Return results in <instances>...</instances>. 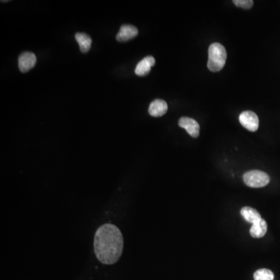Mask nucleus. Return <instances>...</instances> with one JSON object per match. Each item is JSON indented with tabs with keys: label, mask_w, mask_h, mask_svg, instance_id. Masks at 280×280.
<instances>
[{
	"label": "nucleus",
	"mask_w": 280,
	"mask_h": 280,
	"mask_svg": "<svg viewBox=\"0 0 280 280\" xmlns=\"http://www.w3.org/2000/svg\"><path fill=\"white\" fill-rule=\"evenodd\" d=\"M123 246L122 232L115 225L105 223L97 229L94 249L100 262L105 265L116 263L122 256Z\"/></svg>",
	"instance_id": "obj_1"
},
{
	"label": "nucleus",
	"mask_w": 280,
	"mask_h": 280,
	"mask_svg": "<svg viewBox=\"0 0 280 280\" xmlns=\"http://www.w3.org/2000/svg\"><path fill=\"white\" fill-rule=\"evenodd\" d=\"M227 53L219 43H213L209 48V59L207 67L211 72H219L224 67Z\"/></svg>",
	"instance_id": "obj_2"
},
{
	"label": "nucleus",
	"mask_w": 280,
	"mask_h": 280,
	"mask_svg": "<svg viewBox=\"0 0 280 280\" xmlns=\"http://www.w3.org/2000/svg\"><path fill=\"white\" fill-rule=\"evenodd\" d=\"M244 181L252 188L265 187L269 183V176L261 171H250L244 174Z\"/></svg>",
	"instance_id": "obj_3"
},
{
	"label": "nucleus",
	"mask_w": 280,
	"mask_h": 280,
	"mask_svg": "<svg viewBox=\"0 0 280 280\" xmlns=\"http://www.w3.org/2000/svg\"><path fill=\"white\" fill-rule=\"evenodd\" d=\"M240 123L246 129L251 132H255L259 126V119L258 115L252 111H245L239 116Z\"/></svg>",
	"instance_id": "obj_4"
},
{
	"label": "nucleus",
	"mask_w": 280,
	"mask_h": 280,
	"mask_svg": "<svg viewBox=\"0 0 280 280\" xmlns=\"http://www.w3.org/2000/svg\"><path fill=\"white\" fill-rule=\"evenodd\" d=\"M37 58L34 53L31 52H25L19 56L18 66L19 69L22 73H27L29 70L34 67Z\"/></svg>",
	"instance_id": "obj_5"
},
{
	"label": "nucleus",
	"mask_w": 280,
	"mask_h": 280,
	"mask_svg": "<svg viewBox=\"0 0 280 280\" xmlns=\"http://www.w3.org/2000/svg\"><path fill=\"white\" fill-rule=\"evenodd\" d=\"M178 125L181 128H184L192 137H194V138L199 137L200 126H199V124L193 118H189V117H181L179 119Z\"/></svg>",
	"instance_id": "obj_6"
},
{
	"label": "nucleus",
	"mask_w": 280,
	"mask_h": 280,
	"mask_svg": "<svg viewBox=\"0 0 280 280\" xmlns=\"http://www.w3.org/2000/svg\"><path fill=\"white\" fill-rule=\"evenodd\" d=\"M138 29L135 26L124 24L120 27L119 32L117 34V41L119 42H125V41H129L131 39H133L138 35Z\"/></svg>",
	"instance_id": "obj_7"
},
{
	"label": "nucleus",
	"mask_w": 280,
	"mask_h": 280,
	"mask_svg": "<svg viewBox=\"0 0 280 280\" xmlns=\"http://www.w3.org/2000/svg\"><path fill=\"white\" fill-rule=\"evenodd\" d=\"M155 59L153 56H147L137 65L135 69V74L139 76H144L149 74L151 72V68L155 65Z\"/></svg>",
	"instance_id": "obj_8"
},
{
	"label": "nucleus",
	"mask_w": 280,
	"mask_h": 280,
	"mask_svg": "<svg viewBox=\"0 0 280 280\" xmlns=\"http://www.w3.org/2000/svg\"><path fill=\"white\" fill-rule=\"evenodd\" d=\"M167 104L161 99L154 100L149 107V113L153 117H161L167 112Z\"/></svg>",
	"instance_id": "obj_9"
},
{
	"label": "nucleus",
	"mask_w": 280,
	"mask_h": 280,
	"mask_svg": "<svg viewBox=\"0 0 280 280\" xmlns=\"http://www.w3.org/2000/svg\"><path fill=\"white\" fill-rule=\"evenodd\" d=\"M268 226L265 219H261L257 221L256 223L252 224V228L250 229L251 236L254 238H261L265 236L267 232Z\"/></svg>",
	"instance_id": "obj_10"
},
{
	"label": "nucleus",
	"mask_w": 280,
	"mask_h": 280,
	"mask_svg": "<svg viewBox=\"0 0 280 280\" xmlns=\"http://www.w3.org/2000/svg\"><path fill=\"white\" fill-rule=\"evenodd\" d=\"M241 214L246 221L252 223V224L256 223L259 219H262L261 215L257 211L256 209H254V208L248 207V206H245V207H243L241 209Z\"/></svg>",
	"instance_id": "obj_11"
},
{
	"label": "nucleus",
	"mask_w": 280,
	"mask_h": 280,
	"mask_svg": "<svg viewBox=\"0 0 280 280\" xmlns=\"http://www.w3.org/2000/svg\"><path fill=\"white\" fill-rule=\"evenodd\" d=\"M76 41L79 45V49L83 53H86L89 52L90 47H91L92 39L87 34L85 33H76Z\"/></svg>",
	"instance_id": "obj_12"
},
{
	"label": "nucleus",
	"mask_w": 280,
	"mask_h": 280,
	"mask_svg": "<svg viewBox=\"0 0 280 280\" xmlns=\"http://www.w3.org/2000/svg\"><path fill=\"white\" fill-rule=\"evenodd\" d=\"M255 280H273L274 274L271 270L267 268H261L257 270L254 274Z\"/></svg>",
	"instance_id": "obj_13"
},
{
	"label": "nucleus",
	"mask_w": 280,
	"mask_h": 280,
	"mask_svg": "<svg viewBox=\"0 0 280 280\" xmlns=\"http://www.w3.org/2000/svg\"><path fill=\"white\" fill-rule=\"evenodd\" d=\"M234 4L237 7L245 9V10H249L252 8L254 5V2L252 0H234Z\"/></svg>",
	"instance_id": "obj_14"
}]
</instances>
